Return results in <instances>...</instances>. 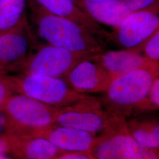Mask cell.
<instances>
[{"mask_svg":"<svg viewBox=\"0 0 159 159\" xmlns=\"http://www.w3.org/2000/svg\"><path fill=\"white\" fill-rule=\"evenodd\" d=\"M56 159H94L91 156L79 153H66Z\"/></svg>","mask_w":159,"mask_h":159,"instance_id":"obj_24","label":"cell"},{"mask_svg":"<svg viewBox=\"0 0 159 159\" xmlns=\"http://www.w3.org/2000/svg\"><path fill=\"white\" fill-rule=\"evenodd\" d=\"M131 141L133 148V159H159V150L142 147L131 137Z\"/></svg>","mask_w":159,"mask_h":159,"instance_id":"obj_22","label":"cell"},{"mask_svg":"<svg viewBox=\"0 0 159 159\" xmlns=\"http://www.w3.org/2000/svg\"><path fill=\"white\" fill-rule=\"evenodd\" d=\"M129 134L139 145L159 150V121L152 117H135L125 120Z\"/></svg>","mask_w":159,"mask_h":159,"instance_id":"obj_16","label":"cell"},{"mask_svg":"<svg viewBox=\"0 0 159 159\" xmlns=\"http://www.w3.org/2000/svg\"><path fill=\"white\" fill-rule=\"evenodd\" d=\"M25 7L26 0H0V35L28 21Z\"/></svg>","mask_w":159,"mask_h":159,"instance_id":"obj_17","label":"cell"},{"mask_svg":"<svg viewBox=\"0 0 159 159\" xmlns=\"http://www.w3.org/2000/svg\"><path fill=\"white\" fill-rule=\"evenodd\" d=\"M11 77L16 93L56 108L71 106L89 96L75 91L63 79L25 74Z\"/></svg>","mask_w":159,"mask_h":159,"instance_id":"obj_3","label":"cell"},{"mask_svg":"<svg viewBox=\"0 0 159 159\" xmlns=\"http://www.w3.org/2000/svg\"><path fill=\"white\" fill-rule=\"evenodd\" d=\"M91 59L100 64L113 79L153 61L148 60L140 52L134 49L105 50L93 54Z\"/></svg>","mask_w":159,"mask_h":159,"instance_id":"obj_14","label":"cell"},{"mask_svg":"<svg viewBox=\"0 0 159 159\" xmlns=\"http://www.w3.org/2000/svg\"><path fill=\"white\" fill-rule=\"evenodd\" d=\"M80 8L97 23L117 29L133 12L123 0H74Z\"/></svg>","mask_w":159,"mask_h":159,"instance_id":"obj_12","label":"cell"},{"mask_svg":"<svg viewBox=\"0 0 159 159\" xmlns=\"http://www.w3.org/2000/svg\"><path fill=\"white\" fill-rule=\"evenodd\" d=\"M93 54H94L70 51L57 46L38 44L35 43L19 74L64 79L77 64L91 58Z\"/></svg>","mask_w":159,"mask_h":159,"instance_id":"obj_5","label":"cell"},{"mask_svg":"<svg viewBox=\"0 0 159 159\" xmlns=\"http://www.w3.org/2000/svg\"><path fill=\"white\" fill-rule=\"evenodd\" d=\"M115 117L103 109L100 100L89 96L71 106L58 108L54 124L97 136L107 130Z\"/></svg>","mask_w":159,"mask_h":159,"instance_id":"obj_6","label":"cell"},{"mask_svg":"<svg viewBox=\"0 0 159 159\" xmlns=\"http://www.w3.org/2000/svg\"><path fill=\"white\" fill-rule=\"evenodd\" d=\"M8 75V74L6 73L4 71H3L2 70H1L0 68V77L1 76H3V75Z\"/></svg>","mask_w":159,"mask_h":159,"instance_id":"obj_26","label":"cell"},{"mask_svg":"<svg viewBox=\"0 0 159 159\" xmlns=\"http://www.w3.org/2000/svg\"><path fill=\"white\" fill-rule=\"evenodd\" d=\"M159 61H152L142 67L115 78L100 102L110 113L125 119L136 114L148 96L154 80L159 76Z\"/></svg>","mask_w":159,"mask_h":159,"instance_id":"obj_2","label":"cell"},{"mask_svg":"<svg viewBox=\"0 0 159 159\" xmlns=\"http://www.w3.org/2000/svg\"><path fill=\"white\" fill-rule=\"evenodd\" d=\"M159 29V11L133 12L110 34V40L124 49L137 50Z\"/></svg>","mask_w":159,"mask_h":159,"instance_id":"obj_8","label":"cell"},{"mask_svg":"<svg viewBox=\"0 0 159 159\" xmlns=\"http://www.w3.org/2000/svg\"><path fill=\"white\" fill-rule=\"evenodd\" d=\"M136 50L140 52L143 56L148 60L159 61V29Z\"/></svg>","mask_w":159,"mask_h":159,"instance_id":"obj_18","label":"cell"},{"mask_svg":"<svg viewBox=\"0 0 159 159\" xmlns=\"http://www.w3.org/2000/svg\"><path fill=\"white\" fill-rule=\"evenodd\" d=\"M35 43L28 21L0 35V68L7 74L20 73Z\"/></svg>","mask_w":159,"mask_h":159,"instance_id":"obj_7","label":"cell"},{"mask_svg":"<svg viewBox=\"0 0 159 159\" xmlns=\"http://www.w3.org/2000/svg\"><path fill=\"white\" fill-rule=\"evenodd\" d=\"M64 80L75 91L88 94L104 93L114 79L100 64L90 58L77 64Z\"/></svg>","mask_w":159,"mask_h":159,"instance_id":"obj_11","label":"cell"},{"mask_svg":"<svg viewBox=\"0 0 159 159\" xmlns=\"http://www.w3.org/2000/svg\"><path fill=\"white\" fill-rule=\"evenodd\" d=\"M91 155L94 159H133L125 119L116 116L107 130L97 137Z\"/></svg>","mask_w":159,"mask_h":159,"instance_id":"obj_10","label":"cell"},{"mask_svg":"<svg viewBox=\"0 0 159 159\" xmlns=\"http://www.w3.org/2000/svg\"><path fill=\"white\" fill-rule=\"evenodd\" d=\"M9 132V121L5 111L0 108V137L7 135Z\"/></svg>","mask_w":159,"mask_h":159,"instance_id":"obj_23","label":"cell"},{"mask_svg":"<svg viewBox=\"0 0 159 159\" xmlns=\"http://www.w3.org/2000/svg\"><path fill=\"white\" fill-rule=\"evenodd\" d=\"M8 153L17 159H56L66 152L43 138L6 135Z\"/></svg>","mask_w":159,"mask_h":159,"instance_id":"obj_13","label":"cell"},{"mask_svg":"<svg viewBox=\"0 0 159 159\" xmlns=\"http://www.w3.org/2000/svg\"><path fill=\"white\" fill-rule=\"evenodd\" d=\"M46 11L70 20L91 30L101 38L110 40V33L95 22L77 5L74 0H34Z\"/></svg>","mask_w":159,"mask_h":159,"instance_id":"obj_15","label":"cell"},{"mask_svg":"<svg viewBox=\"0 0 159 159\" xmlns=\"http://www.w3.org/2000/svg\"><path fill=\"white\" fill-rule=\"evenodd\" d=\"M132 12L143 10L159 11V0H123Z\"/></svg>","mask_w":159,"mask_h":159,"instance_id":"obj_21","label":"cell"},{"mask_svg":"<svg viewBox=\"0 0 159 159\" xmlns=\"http://www.w3.org/2000/svg\"><path fill=\"white\" fill-rule=\"evenodd\" d=\"M2 108L9 121L8 134L25 136L33 131L54 125L59 108L16 93L7 99Z\"/></svg>","mask_w":159,"mask_h":159,"instance_id":"obj_4","label":"cell"},{"mask_svg":"<svg viewBox=\"0 0 159 159\" xmlns=\"http://www.w3.org/2000/svg\"><path fill=\"white\" fill-rule=\"evenodd\" d=\"M31 9V18L36 33L46 44L92 54L106 50L102 38L91 30L52 14L37 4L33 3Z\"/></svg>","mask_w":159,"mask_h":159,"instance_id":"obj_1","label":"cell"},{"mask_svg":"<svg viewBox=\"0 0 159 159\" xmlns=\"http://www.w3.org/2000/svg\"><path fill=\"white\" fill-rule=\"evenodd\" d=\"M159 107V76L154 80L148 96L138 109V113L157 110Z\"/></svg>","mask_w":159,"mask_h":159,"instance_id":"obj_19","label":"cell"},{"mask_svg":"<svg viewBox=\"0 0 159 159\" xmlns=\"http://www.w3.org/2000/svg\"><path fill=\"white\" fill-rule=\"evenodd\" d=\"M23 136L43 138L64 152L90 156L97 140V136L94 134L55 124L33 131Z\"/></svg>","mask_w":159,"mask_h":159,"instance_id":"obj_9","label":"cell"},{"mask_svg":"<svg viewBox=\"0 0 159 159\" xmlns=\"http://www.w3.org/2000/svg\"><path fill=\"white\" fill-rule=\"evenodd\" d=\"M15 94L16 92L11 75H6L0 77V108H2L9 97Z\"/></svg>","mask_w":159,"mask_h":159,"instance_id":"obj_20","label":"cell"},{"mask_svg":"<svg viewBox=\"0 0 159 159\" xmlns=\"http://www.w3.org/2000/svg\"><path fill=\"white\" fill-rule=\"evenodd\" d=\"M0 159H15L10 156L6 155V154H0Z\"/></svg>","mask_w":159,"mask_h":159,"instance_id":"obj_25","label":"cell"}]
</instances>
